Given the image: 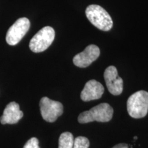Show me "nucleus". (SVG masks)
<instances>
[{"mask_svg": "<svg viewBox=\"0 0 148 148\" xmlns=\"http://www.w3.org/2000/svg\"><path fill=\"white\" fill-rule=\"evenodd\" d=\"M134 138L135 140H136V139H137V136H134Z\"/></svg>", "mask_w": 148, "mask_h": 148, "instance_id": "2eb2a0df", "label": "nucleus"}, {"mask_svg": "<svg viewBox=\"0 0 148 148\" xmlns=\"http://www.w3.org/2000/svg\"><path fill=\"white\" fill-rule=\"evenodd\" d=\"M103 92L104 88L103 85L95 79H91L86 83L81 92L80 97L84 101L95 100L101 97Z\"/></svg>", "mask_w": 148, "mask_h": 148, "instance_id": "1a4fd4ad", "label": "nucleus"}, {"mask_svg": "<svg viewBox=\"0 0 148 148\" xmlns=\"http://www.w3.org/2000/svg\"><path fill=\"white\" fill-rule=\"evenodd\" d=\"M55 38V31L50 26H45L38 31L29 42V49L34 53L44 51L52 43Z\"/></svg>", "mask_w": 148, "mask_h": 148, "instance_id": "20e7f679", "label": "nucleus"}, {"mask_svg": "<svg viewBox=\"0 0 148 148\" xmlns=\"http://www.w3.org/2000/svg\"><path fill=\"white\" fill-rule=\"evenodd\" d=\"M127 110L130 116L134 119L145 117L148 112V92L139 90L130 96Z\"/></svg>", "mask_w": 148, "mask_h": 148, "instance_id": "f03ea898", "label": "nucleus"}, {"mask_svg": "<svg viewBox=\"0 0 148 148\" xmlns=\"http://www.w3.org/2000/svg\"><path fill=\"white\" fill-rule=\"evenodd\" d=\"M103 76L107 88L111 94L119 95L123 92V79L118 75L115 66H109L105 70Z\"/></svg>", "mask_w": 148, "mask_h": 148, "instance_id": "6e6552de", "label": "nucleus"}, {"mask_svg": "<svg viewBox=\"0 0 148 148\" xmlns=\"http://www.w3.org/2000/svg\"><path fill=\"white\" fill-rule=\"evenodd\" d=\"M30 27V22L27 18L23 17L16 20L8 30L5 36L7 43L10 45H15L20 42L26 34Z\"/></svg>", "mask_w": 148, "mask_h": 148, "instance_id": "423d86ee", "label": "nucleus"}, {"mask_svg": "<svg viewBox=\"0 0 148 148\" xmlns=\"http://www.w3.org/2000/svg\"><path fill=\"white\" fill-rule=\"evenodd\" d=\"M113 108L107 103H101L89 110L84 111L78 116L77 120L80 123H87L92 121L108 122L113 115Z\"/></svg>", "mask_w": 148, "mask_h": 148, "instance_id": "7ed1b4c3", "label": "nucleus"}, {"mask_svg": "<svg viewBox=\"0 0 148 148\" xmlns=\"http://www.w3.org/2000/svg\"><path fill=\"white\" fill-rule=\"evenodd\" d=\"M23 113L20 110L19 105L12 101L9 103L3 110L2 116L0 118L1 124H14L23 117Z\"/></svg>", "mask_w": 148, "mask_h": 148, "instance_id": "9d476101", "label": "nucleus"}, {"mask_svg": "<svg viewBox=\"0 0 148 148\" xmlns=\"http://www.w3.org/2000/svg\"><path fill=\"white\" fill-rule=\"evenodd\" d=\"M74 138L69 132L62 133L59 137L58 148H73Z\"/></svg>", "mask_w": 148, "mask_h": 148, "instance_id": "9b49d317", "label": "nucleus"}, {"mask_svg": "<svg viewBox=\"0 0 148 148\" xmlns=\"http://www.w3.org/2000/svg\"><path fill=\"white\" fill-rule=\"evenodd\" d=\"M112 148H128V145L125 143H120L115 146H114Z\"/></svg>", "mask_w": 148, "mask_h": 148, "instance_id": "4468645a", "label": "nucleus"}, {"mask_svg": "<svg viewBox=\"0 0 148 148\" xmlns=\"http://www.w3.org/2000/svg\"><path fill=\"white\" fill-rule=\"evenodd\" d=\"M100 54L99 47L95 45H89L81 53L74 56L73 62L75 66L80 68L87 67L97 60Z\"/></svg>", "mask_w": 148, "mask_h": 148, "instance_id": "0eeeda50", "label": "nucleus"}, {"mask_svg": "<svg viewBox=\"0 0 148 148\" xmlns=\"http://www.w3.org/2000/svg\"><path fill=\"white\" fill-rule=\"evenodd\" d=\"M86 17L94 26L102 31H109L112 27L113 22L108 12L100 5L92 4L86 8Z\"/></svg>", "mask_w": 148, "mask_h": 148, "instance_id": "f257e3e1", "label": "nucleus"}, {"mask_svg": "<svg viewBox=\"0 0 148 148\" xmlns=\"http://www.w3.org/2000/svg\"><path fill=\"white\" fill-rule=\"evenodd\" d=\"M90 142L86 137L84 136H77L74 139L73 148H88Z\"/></svg>", "mask_w": 148, "mask_h": 148, "instance_id": "f8f14e48", "label": "nucleus"}, {"mask_svg": "<svg viewBox=\"0 0 148 148\" xmlns=\"http://www.w3.org/2000/svg\"><path fill=\"white\" fill-rule=\"evenodd\" d=\"M38 143L39 142L36 138L32 137L27 140L25 145L23 146V148H40Z\"/></svg>", "mask_w": 148, "mask_h": 148, "instance_id": "ddd939ff", "label": "nucleus"}, {"mask_svg": "<svg viewBox=\"0 0 148 148\" xmlns=\"http://www.w3.org/2000/svg\"><path fill=\"white\" fill-rule=\"evenodd\" d=\"M40 109L42 117L46 121L54 122L63 113V106L60 102L53 101L47 97L41 98Z\"/></svg>", "mask_w": 148, "mask_h": 148, "instance_id": "39448f33", "label": "nucleus"}]
</instances>
